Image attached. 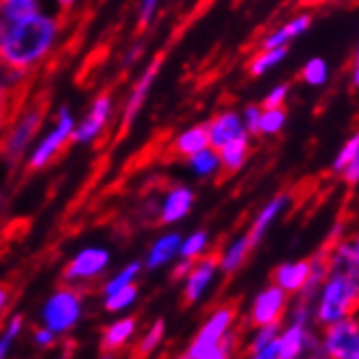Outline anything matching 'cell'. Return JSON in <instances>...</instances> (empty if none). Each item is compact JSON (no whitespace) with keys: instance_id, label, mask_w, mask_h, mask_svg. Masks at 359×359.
<instances>
[{"instance_id":"obj_1","label":"cell","mask_w":359,"mask_h":359,"mask_svg":"<svg viewBox=\"0 0 359 359\" xmlns=\"http://www.w3.org/2000/svg\"><path fill=\"white\" fill-rule=\"evenodd\" d=\"M61 22L48 11H37L15 22L0 25V57L9 68L31 70L57 46Z\"/></svg>"},{"instance_id":"obj_2","label":"cell","mask_w":359,"mask_h":359,"mask_svg":"<svg viewBox=\"0 0 359 359\" xmlns=\"http://www.w3.org/2000/svg\"><path fill=\"white\" fill-rule=\"evenodd\" d=\"M359 309V272L333 268L327 283L320 290L316 320L323 327H329L348 316H355Z\"/></svg>"},{"instance_id":"obj_3","label":"cell","mask_w":359,"mask_h":359,"mask_svg":"<svg viewBox=\"0 0 359 359\" xmlns=\"http://www.w3.org/2000/svg\"><path fill=\"white\" fill-rule=\"evenodd\" d=\"M76 122H79V118L74 116L72 107L61 104L57 109L55 120H53V126L44 135H39L37 142L33 144V149L27 157V168H31V170H41V168H46L61 153L63 146L72 142Z\"/></svg>"},{"instance_id":"obj_4","label":"cell","mask_w":359,"mask_h":359,"mask_svg":"<svg viewBox=\"0 0 359 359\" xmlns=\"http://www.w3.org/2000/svg\"><path fill=\"white\" fill-rule=\"evenodd\" d=\"M41 122H44V104L35 102L31 107L22 109L13 122L9 124V131L5 135V157L11 163L22 161L29 157L33 144L37 142Z\"/></svg>"},{"instance_id":"obj_5","label":"cell","mask_w":359,"mask_h":359,"mask_svg":"<svg viewBox=\"0 0 359 359\" xmlns=\"http://www.w3.org/2000/svg\"><path fill=\"white\" fill-rule=\"evenodd\" d=\"M83 311V297L76 287H59L57 292L50 294V299L44 305V325L50 329L55 335L70 331L76 320L81 318Z\"/></svg>"},{"instance_id":"obj_6","label":"cell","mask_w":359,"mask_h":359,"mask_svg":"<svg viewBox=\"0 0 359 359\" xmlns=\"http://www.w3.org/2000/svg\"><path fill=\"white\" fill-rule=\"evenodd\" d=\"M236 316H238V303L236 301L220 305L207 318L203 329L196 333V337L187 348V357L189 359H201L205 353H209L211 348H216L226 337V333L231 331V325H233Z\"/></svg>"},{"instance_id":"obj_7","label":"cell","mask_w":359,"mask_h":359,"mask_svg":"<svg viewBox=\"0 0 359 359\" xmlns=\"http://www.w3.org/2000/svg\"><path fill=\"white\" fill-rule=\"evenodd\" d=\"M323 353L329 359H359V323L355 316L325 327Z\"/></svg>"},{"instance_id":"obj_8","label":"cell","mask_w":359,"mask_h":359,"mask_svg":"<svg viewBox=\"0 0 359 359\" xmlns=\"http://www.w3.org/2000/svg\"><path fill=\"white\" fill-rule=\"evenodd\" d=\"M114 118V100L109 94H100L94 98V102L90 104V109L83 114L76 122V129L72 135L74 144H92L96 142L104 129L109 126Z\"/></svg>"},{"instance_id":"obj_9","label":"cell","mask_w":359,"mask_h":359,"mask_svg":"<svg viewBox=\"0 0 359 359\" xmlns=\"http://www.w3.org/2000/svg\"><path fill=\"white\" fill-rule=\"evenodd\" d=\"M111 262V255L107 248L102 246H86L81 248L76 255L63 268V281L66 283H83L92 281L107 270Z\"/></svg>"},{"instance_id":"obj_10","label":"cell","mask_w":359,"mask_h":359,"mask_svg":"<svg viewBox=\"0 0 359 359\" xmlns=\"http://www.w3.org/2000/svg\"><path fill=\"white\" fill-rule=\"evenodd\" d=\"M287 311V292L272 283L264 287L250 307V325L252 327H266L272 323H281Z\"/></svg>"},{"instance_id":"obj_11","label":"cell","mask_w":359,"mask_h":359,"mask_svg":"<svg viewBox=\"0 0 359 359\" xmlns=\"http://www.w3.org/2000/svg\"><path fill=\"white\" fill-rule=\"evenodd\" d=\"M220 268V255H205L203 259H196L192 270L185 277V287H183V303L194 305L196 301L203 299V294L211 285L216 277V270Z\"/></svg>"},{"instance_id":"obj_12","label":"cell","mask_w":359,"mask_h":359,"mask_svg":"<svg viewBox=\"0 0 359 359\" xmlns=\"http://www.w3.org/2000/svg\"><path fill=\"white\" fill-rule=\"evenodd\" d=\"M159 66H161V59H155V61L151 63V68H146V70L137 76V81L133 83V88H131L129 96H126V100H124V104H122V116H120V120H122V126H124V129H126V126H131V124H133V120L137 118L140 109L144 107V102H146V98H149L153 86H155V81H157Z\"/></svg>"},{"instance_id":"obj_13","label":"cell","mask_w":359,"mask_h":359,"mask_svg":"<svg viewBox=\"0 0 359 359\" xmlns=\"http://www.w3.org/2000/svg\"><path fill=\"white\" fill-rule=\"evenodd\" d=\"M207 129H209V140L214 149H222L224 144L233 142L242 135H246V126H244V118L242 111L236 109H224L220 114H216L207 122Z\"/></svg>"},{"instance_id":"obj_14","label":"cell","mask_w":359,"mask_h":359,"mask_svg":"<svg viewBox=\"0 0 359 359\" xmlns=\"http://www.w3.org/2000/svg\"><path fill=\"white\" fill-rule=\"evenodd\" d=\"M192 207H194L192 187L172 185L159 203V220L161 224H177L192 211Z\"/></svg>"},{"instance_id":"obj_15","label":"cell","mask_w":359,"mask_h":359,"mask_svg":"<svg viewBox=\"0 0 359 359\" xmlns=\"http://www.w3.org/2000/svg\"><path fill=\"white\" fill-rule=\"evenodd\" d=\"M309 29H311V13H299V15L285 20V22L279 25L277 29H272L264 37L262 48H287L294 39L305 35Z\"/></svg>"},{"instance_id":"obj_16","label":"cell","mask_w":359,"mask_h":359,"mask_svg":"<svg viewBox=\"0 0 359 359\" xmlns=\"http://www.w3.org/2000/svg\"><path fill=\"white\" fill-rule=\"evenodd\" d=\"M181 246H183V236L177 231H168V233L159 236L146 255V268L149 270H159L168 264H172L177 257H181Z\"/></svg>"},{"instance_id":"obj_17","label":"cell","mask_w":359,"mask_h":359,"mask_svg":"<svg viewBox=\"0 0 359 359\" xmlns=\"http://www.w3.org/2000/svg\"><path fill=\"white\" fill-rule=\"evenodd\" d=\"M290 203H292V198H290L287 194H277V196H272V198L257 211L255 220H252V224H250V229H248V238H250L252 246H257V244L264 240V236L268 233V229L272 226V222L277 220V218L283 214V211L290 207Z\"/></svg>"},{"instance_id":"obj_18","label":"cell","mask_w":359,"mask_h":359,"mask_svg":"<svg viewBox=\"0 0 359 359\" xmlns=\"http://www.w3.org/2000/svg\"><path fill=\"white\" fill-rule=\"evenodd\" d=\"M309 272H311V262L309 259L287 262V264H281L277 270H274L272 279L287 294H299V292H303V287L309 281Z\"/></svg>"},{"instance_id":"obj_19","label":"cell","mask_w":359,"mask_h":359,"mask_svg":"<svg viewBox=\"0 0 359 359\" xmlns=\"http://www.w3.org/2000/svg\"><path fill=\"white\" fill-rule=\"evenodd\" d=\"M207 146H211V140H209V129L207 124H192L187 126V129H183L175 142H172V149L177 155L181 157H192L194 153L207 149Z\"/></svg>"},{"instance_id":"obj_20","label":"cell","mask_w":359,"mask_h":359,"mask_svg":"<svg viewBox=\"0 0 359 359\" xmlns=\"http://www.w3.org/2000/svg\"><path fill=\"white\" fill-rule=\"evenodd\" d=\"M316 348L313 337L307 333L305 325H292L279 335V357L281 359H299L305 348Z\"/></svg>"},{"instance_id":"obj_21","label":"cell","mask_w":359,"mask_h":359,"mask_svg":"<svg viewBox=\"0 0 359 359\" xmlns=\"http://www.w3.org/2000/svg\"><path fill=\"white\" fill-rule=\"evenodd\" d=\"M252 248H255V246H252L248 233H244V236H240L236 240H231L224 246V250L220 252V270L224 274H236L244 266V262L248 259Z\"/></svg>"},{"instance_id":"obj_22","label":"cell","mask_w":359,"mask_h":359,"mask_svg":"<svg viewBox=\"0 0 359 359\" xmlns=\"http://www.w3.org/2000/svg\"><path fill=\"white\" fill-rule=\"evenodd\" d=\"M187 168L196 179H211L222 170V159L220 151L214 146H207V149L194 153L192 157H187Z\"/></svg>"},{"instance_id":"obj_23","label":"cell","mask_w":359,"mask_h":359,"mask_svg":"<svg viewBox=\"0 0 359 359\" xmlns=\"http://www.w3.org/2000/svg\"><path fill=\"white\" fill-rule=\"evenodd\" d=\"M135 327H137L135 318H122V320L109 325L107 329L102 331L100 351L102 353H116V351H120L126 342H129V337L133 335Z\"/></svg>"},{"instance_id":"obj_24","label":"cell","mask_w":359,"mask_h":359,"mask_svg":"<svg viewBox=\"0 0 359 359\" xmlns=\"http://www.w3.org/2000/svg\"><path fill=\"white\" fill-rule=\"evenodd\" d=\"M250 155V135H242L233 142L224 144L220 149V159H222V170L226 172H238L244 168Z\"/></svg>"},{"instance_id":"obj_25","label":"cell","mask_w":359,"mask_h":359,"mask_svg":"<svg viewBox=\"0 0 359 359\" xmlns=\"http://www.w3.org/2000/svg\"><path fill=\"white\" fill-rule=\"evenodd\" d=\"M331 262H333V268L337 270L359 272V236L337 244L331 255Z\"/></svg>"},{"instance_id":"obj_26","label":"cell","mask_w":359,"mask_h":359,"mask_svg":"<svg viewBox=\"0 0 359 359\" xmlns=\"http://www.w3.org/2000/svg\"><path fill=\"white\" fill-rule=\"evenodd\" d=\"M287 57V48H262L248 63V72L252 76H266L274 68L283 63Z\"/></svg>"},{"instance_id":"obj_27","label":"cell","mask_w":359,"mask_h":359,"mask_svg":"<svg viewBox=\"0 0 359 359\" xmlns=\"http://www.w3.org/2000/svg\"><path fill=\"white\" fill-rule=\"evenodd\" d=\"M41 11L39 0H0V15H3V22H15V20L29 18L33 13Z\"/></svg>"},{"instance_id":"obj_28","label":"cell","mask_w":359,"mask_h":359,"mask_svg":"<svg viewBox=\"0 0 359 359\" xmlns=\"http://www.w3.org/2000/svg\"><path fill=\"white\" fill-rule=\"evenodd\" d=\"M329 74H331V70H329V63L325 57H311L301 68V79L309 88H325L329 83Z\"/></svg>"},{"instance_id":"obj_29","label":"cell","mask_w":359,"mask_h":359,"mask_svg":"<svg viewBox=\"0 0 359 359\" xmlns=\"http://www.w3.org/2000/svg\"><path fill=\"white\" fill-rule=\"evenodd\" d=\"M163 333H165L163 320H155V323L151 325V329L144 333L142 340L133 346L131 359H149V357L155 353V348L159 346V342L163 340Z\"/></svg>"},{"instance_id":"obj_30","label":"cell","mask_w":359,"mask_h":359,"mask_svg":"<svg viewBox=\"0 0 359 359\" xmlns=\"http://www.w3.org/2000/svg\"><path fill=\"white\" fill-rule=\"evenodd\" d=\"M285 124H287V114L283 107H264L257 135L274 137L285 129Z\"/></svg>"},{"instance_id":"obj_31","label":"cell","mask_w":359,"mask_h":359,"mask_svg":"<svg viewBox=\"0 0 359 359\" xmlns=\"http://www.w3.org/2000/svg\"><path fill=\"white\" fill-rule=\"evenodd\" d=\"M209 248V233L207 231H194L187 238H183V246H181V257L183 259H201L205 257V252Z\"/></svg>"},{"instance_id":"obj_32","label":"cell","mask_w":359,"mask_h":359,"mask_svg":"<svg viewBox=\"0 0 359 359\" xmlns=\"http://www.w3.org/2000/svg\"><path fill=\"white\" fill-rule=\"evenodd\" d=\"M140 270H142V264H140V262L126 264V266L116 274V277H111L107 283H104V287H102L104 297H109V294H114V292H118V290H122V287H126V285H133L135 279H137V274H140Z\"/></svg>"},{"instance_id":"obj_33","label":"cell","mask_w":359,"mask_h":359,"mask_svg":"<svg viewBox=\"0 0 359 359\" xmlns=\"http://www.w3.org/2000/svg\"><path fill=\"white\" fill-rule=\"evenodd\" d=\"M279 325L281 323H272V325H266V327H257V333L252 335V340L246 346V355H255V353H259L262 348H266L268 344H272L274 340H277V337H279Z\"/></svg>"},{"instance_id":"obj_34","label":"cell","mask_w":359,"mask_h":359,"mask_svg":"<svg viewBox=\"0 0 359 359\" xmlns=\"http://www.w3.org/2000/svg\"><path fill=\"white\" fill-rule=\"evenodd\" d=\"M135 299H137V285L133 283V285H126V287L109 294L107 301H104V309L107 311H122L126 307H131L135 303Z\"/></svg>"},{"instance_id":"obj_35","label":"cell","mask_w":359,"mask_h":359,"mask_svg":"<svg viewBox=\"0 0 359 359\" xmlns=\"http://www.w3.org/2000/svg\"><path fill=\"white\" fill-rule=\"evenodd\" d=\"M357 155H359V131H355V133L340 146V151H337V155H335L331 168H333V170H335L337 175H340V172H342V168H344L348 161H353Z\"/></svg>"},{"instance_id":"obj_36","label":"cell","mask_w":359,"mask_h":359,"mask_svg":"<svg viewBox=\"0 0 359 359\" xmlns=\"http://www.w3.org/2000/svg\"><path fill=\"white\" fill-rule=\"evenodd\" d=\"M236 333L233 331H229L224 340L216 346V348H211L209 353H205L201 359H231V353L236 351Z\"/></svg>"},{"instance_id":"obj_37","label":"cell","mask_w":359,"mask_h":359,"mask_svg":"<svg viewBox=\"0 0 359 359\" xmlns=\"http://www.w3.org/2000/svg\"><path fill=\"white\" fill-rule=\"evenodd\" d=\"M262 111H264V104H246V107L242 109V118H244V126H246L248 135L259 133Z\"/></svg>"},{"instance_id":"obj_38","label":"cell","mask_w":359,"mask_h":359,"mask_svg":"<svg viewBox=\"0 0 359 359\" xmlns=\"http://www.w3.org/2000/svg\"><path fill=\"white\" fill-rule=\"evenodd\" d=\"M159 7H161V0H140L137 3V25L149 27L155 20Z\"/></svg>"},{"instance_id":"obj_39","label":"cell","mask_w":359,"mask_h":359,"mask_svg":"<svg viewBox=\"0 0 359 359\" xmlns=\"http://www.w3.org/2000/svg\"><path fill=\"white\" fill-rule=\"evenodd\" d=\"M287 96H290V88L285 86V83H279V86H274L272 90H268L262 104H264V107H283Z\"/></svg>"},{"instance_id":"obj_40","label":"cell","mask_w":359,"mask_h":359,"mask_svg":"<svg viewBox=\"0 0 359 359\" xmlns=\"http://www.w3.org/2000/svg\"><path fill=\"white\" fill-rule=\"evenodd\" d=\"M27 70H22V68H5V72H3V88L5 90H13V88H18L20 83H22L25 79H27Z\"/></svg>"},{"instance_id":"obj_41","label":"cell","mask_w":359,"mask_h":359,"mask_svg":"<svg viewBox=\"0 0 359 359\" xmlns=\"http://www.w3.org/2000/svg\"><path fill=\"white\" fill-rule=\"evenodd\" d=\"M20 329H22V316H13V318H11V325L7 327V333H5V337H3V346H0V355H3V357H7L9 344H11L13 337L20 333Z\"/></svg>"},{"instance_id":"obj_42","label":"cell","mask_w":359,"mask_h":359,"mask_svg":"<svg viewBox=\"0 0 359 359\" xmlns=\"http://www.w3.org/2000/svg\"><path fill=\"white\" fill-rule=\"evenodd\" d=\"M340 175H342V179H344L348 185H357V183H359V155L342 168V172H340Z\"/></svg>"},{"instance_id":"obj_43","label":"cell","mask_w":359,"mask_h":359,"mask_svg":"<svg viewBox=\"0 0 359 359\" xmlns=\"http://www.w3.org/2000/svg\"><path fill=\"white\" fill-rule=\"evenodd\" d=\"M250 359H281L279 357V337L272 344H268L266 348H262L259 353L250 355Z\"/></svg>"},{"instance_id":"obj_44","label":"cell","mask_w":359,"mask_h":359,"mask_svg":"<svg viewBox=\"0 0 359 359\" xmlns=\"http://www.w3.org/2000/svg\"><path fill=\"white\" fill-rule=\"evenodd\" d=\"M192 266H194V259H179V264L175 266V270H172V279H183V277H187L189 274V270H192Z\"/></svg>"},{"instance_id":"obj_45","label":"cell","mask_w":359,"mask_h":359,"mask_svg":"<svg viewBox=\"0 0 359 359\" xmlns=\"http://www.w3.org/2000/svg\"><path fill=\"white\" fill-rule=\"evenodd\" d=\"M53 337H55V333L50 331V329H37L35 331V342L39 344V346H50L53 344Z\"/></svg>"},{"instance_id":"obj_46","label":"cell","mask_w":359,"mask_h":359,"mask_svg":"<svg viewBox=\"0 0 359 359\" xmlns=\"http://www.w3.org/2000/svg\"><path fill=\"white\" fill-rule=\"evenodd\" d=\"M351 83L353 88L359 90V46H357V53H355V61H353V70H351Z\"/></svg>"},{"instance_id":"obj_47","label":"cell","mask_w":359,"mask_h":359,"mask_svg":"<svg viewBox=\"0 0 359 359\" xmlns=\"http://www.w3.org/2000/svg\"><path fill=\"white\" fill-rule=\"evenodd\" d=\"M55 3H57L59 7H70V5L74 3V0H55Z\"/></svg>"},{"instance_id":"obj_48","label":"cell","mask_w":359,"mask_h":359,"mask_svg":"<svg viewBox=\"0 0 359 359\" xmlns=\"http://www.w3.org/2000/svg\"><path fill=\"white\" fill-rule=\"evenodd\" d=\"M307 359H329V357L323 353V355H311V357H307Z\"/></svg>"},{"instance_id":"obj_49","label":"cell","mask_w":359,"mask_h":359,"mask_svg":"<svg viewBox=\"0 0 359 359\" xmlns=\"http://www.w3.org/2000/svg\"><path fill=\"white\" fill-rule=\"evenodd\" d=\"M100 359H114V357H111V353H102V357H100Z\"/></svg>"},{"instance_id":"obj_50","label":"cell","mask_w":359,"mask_h":359,"mask_svg":"<svg viewBox=\"0 0 359 359\" xmlns=\"http://www.w3.org/2000/svg\"><path fill=\"white\" fill-rule=\"evenodd\" d=\"M179 359H189V357H187V353H185V355H183V357H179Z\"/></svg>"}]
</instances>
